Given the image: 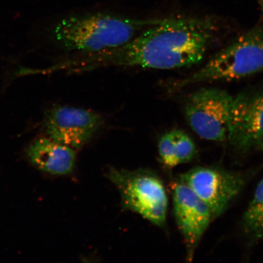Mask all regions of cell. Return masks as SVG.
<instances>
[{"label": "cell", "instance_id": "9c48e42d", "mask_svg": "<svg viewBox=\"0 0 263 263\" xmlns=\"http://www.w3.org/2000/svg\"><path fill=\"white\" fill-rule=\"evenodd\" d=\"M174 214L185 240L186 259L192 261L200 240L212 221L209 207L185 183H174Z\"/></svg>", "mask_w": 263, "mask_h": 263}, {"label": "cell", "instance_id": "8992f818", "mask_svg": "<svg viewBox=\"0 0 263 263\" xmlns=\"http://www.w3.org/2000/svg\"><path fill=\"white\" fill-rule=\"evenodd\" d=\"M185 183L205 203L213 220L222 215L246 185L244 174L213 167H197L180 176Z\"/></svg>", "mask_w": 263, "mask_h": 263}, {"label": "cell", "instance_id": "30bf717a", "mask_svg": "<svg viewBox=\"0 0 263 263\" xmlns=\"http://www.w3.org/2000/svg\"><path fill=\"white\" fill-rule=\"evenodd\" d=\"M26 155L33 165L52 175H67L74 170L75 149L48 137L33 141L26 150Z\"/></svg>", "mask_w": 263, "mask_h": 263}, {"label": "cell", "instance_id": "4fadbf2b", "mask_svg": "<svg viewBox=\"0 0 263 263\" xmlns=\"http://www.w3.org/2000/svg\"><path fill=\"white\" fill-rule=\"evenodd\" d=\"M256 2H257L259 6V7H260L261 12H262V16L263 17V0H256Z\"/></svg>", "mask_w": 263, "mask_h": 263}, {"label": "cell", "instance_id": "277c9868", "mask_svg": "<svg viewBox=\"0 0 263 263\" xmlns=\"http://www.w3.org/2000/svg\"><path fill=\"white\" fill-rule=\"evenodd\" d=\"M108 177L119 190L125 209L160 228L165 225L167 197L162 181L155 174L111 168Z\"/></svg>", "mask_w": 263, "mask_h": 263}, {"label": "cell", "instance_id": "5b68a950", "mask_svg": "<svg viewBox=\"0 0 263 263\" xmlns=\"http://www.w3.org/2000/svg\"><path fill=\"white\" fill-rule=\"evenodd\" d=\"M233 98L219 88H203L194 92L184 106L187 123L203 139L217 142L226 140Z\"/></svg>", "mask_w": 263, "mask_h": 263}, {"label": "cell", "instance_id": "3957f363", "mask_svg": "<svg viewBox=\"0 0 263 263\" xmlns=\"http://www.w3.org/2000/svg\"><path fill=\"white\" fill-rule=\"evenodd\" d=\"M263 71V25H257L222 48L199 70L174 82L173 91L199 82L239 80Z\"/></svg>", "mask_w": 263, "mask_h": 263}, {"label": "cell", "instance_id": "8fae6325", "mask_svg": "<svg viewBox=\"0 0 263 263\" xmlns=\"http://www.w3.org/2000/svg\"><path fill=\"white\" fill-rule=\"evenodd\" d=\"M158 147L161 160L170 167L190 162L196 152L195 144L189 135L177 129L163 134Z\"/></svg>", "mask_w": 263, "mask_h": 263}, {"label": "cell", "instance_id": "5bb4252c", "mask_svg": "<svg viewBox=\"0 0 263 263\" xmlns=\"http://www.w3.org/2000/svg\"><path fill=\"white\" fill-rule=\"evenodd\" d=\"M261 147L262 148V149H263V144H262V145Z\"/></svg>", "mask_w": 263, "mask_h": 263}, {"label": "cell", "instance_id": "7c38bea8", "mask_svg": "<svg viewBox=\"0 0 263 263\" xmlns=\"http://www.w3.org/2000/svg\"><path fill=\"white\" fill-rule=\"evenodd\" d=\"M241 224L243 233L250 241L256 242L263 239V179L256 186Z\"/></svg>", "mask_w": 263, "mask_h": 263}, {"label": "cell", "instance_id": "6da1fadb", "mask_svg": "<svg viewBox=\"0 0 263 263\" xmlns=\"http://www.w3.org/2000/svg\"><path fill=\"white\" fill-rule=\"evenodd\" d=\"M219 29L210 16L161 19L120 47L84 54L77 62L82 71L108 67H139L156 70L192 67L204 58Z\"/></svg>", "mask_w": 263, "mask_h": 263}, {"label": "cell", "instance_id": "7a4b0ae2", "mask_svg": "<svg viewBox=\"0 0 263 263\" xmlns=\"http://www.w3.org/2000/svg\"><path fill=\"white\" fill-rule=\"evenodd\" d=\"M161 19L136 20L104 13L69 16L54 29L55 40L68 51L94 54L121 47Z\"/></svg>", "mask_w": 263, "mask_h": 263}, {"label": "cell", "instance_id": "ba28073f", "mask_svg": "<svg viewBox=\"0 0 263 263\" xmlns=\"http://www.w3.org/2000/svg\"><path fill=\"white\" fill-rule=\"evenodd\" d=\"M103 124V117L95 111L70 106L52 108L44 119L48 137L74 149L89 142Z\"/></svg>", "mask_w": 263, "mask_h": 263}, {"label": "cell", "instance_id": "52a82bcc", "mask_svg": "<svg viewBox=\"0 0 263 263\" xmlns=\"http://www.w3.org/2000/svg\"><path fill=\"white\" fill-rule=\"evenodd\" d=\"M228 140L242 153L263 144V82L233 98Z\"/></svg>", "mask_w": 263, "mask_h": 263}]
</instances>
